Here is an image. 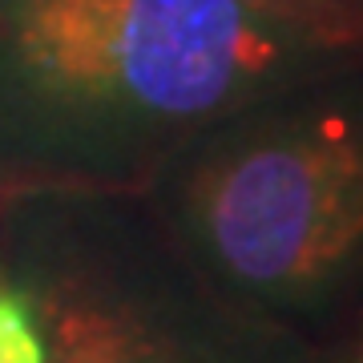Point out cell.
I'll list each match as a JSON object with an SVG mask.
<instances>
[{
  "mask_svg": "<svg viewBox=\"0 0 363 363\" xmlns=\"http://www.w3.org/2000/svg\"><path fill=\"white\" fill-rule=\"evenodd\" d=\"M186 210L222 283L279 307L319 298L363 267V133L323 117L222 150Z\"/></svg>",
  "mask_w": 363,
  "mask_h": 363,
  "instance_id": "7a4b0ae2",
  "label": "cell"
},
{
  "mask_svg": "<svg viewBox=\"0 0 363 363\" xmlns=\"http://www.w3.org/2000/svg\"><path fill=\"white\" fill-rule=\"evenodd\" d=\"M279 37L363 52V0H242Z\"/></svg>",
  "mask_w": 363,
  "mask_h": 363,
  "instance_id": "277c9868",
  "label": "cell"
},
{
  "mask_svg": "<svg viewBox=\"0 0 363 363\" xmlns=\"http://www.w3.org/2000/svg\"><path fill=\"white\" fill-rule=\"evenodd\" d=\"M9 40L52 97L157 121L230 109L286 52L242 0H9Z\"/></svg>",
  "mask_w": 363,
  "mask_h": 363,
  "instance_id": "6da1fadb",
  "label": "cell"
},
{
  "mask_svg": "<svg viewBox=\"0 0 363 363\" xmlns=\"http://www.w3.org/2000/svg\"><path fill=\"white\" fill-rule=\"evenodd\" d=\"M0 363H45V339L33 298L0 283Z\"/></svg>",
  "mask_w": 363,
  "mask_h": 363,
  "instance_id": "5b68a950",
  "label": "cell"
},
{
  "mask_svg": "<svg viewBox=\"0 0 363 363\" xmlns=\"http://www.w3.org/2000/svg\"><path fill=\"white\" fill-rule=\"evenodd\" d=\"M33 311L45 363H206L182 347L138 298L93 274L69 271L49 279Z\"/></svg>",
  "mask_w": 363,
  "mask_h": 363,
  "instance_id": "3957f363",
  "label": "cell"
}]
</instances>
